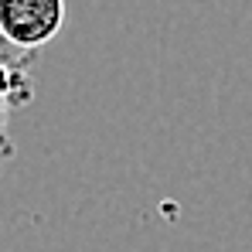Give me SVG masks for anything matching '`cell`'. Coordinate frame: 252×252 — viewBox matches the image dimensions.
<instances>
[{
  "instance_id": "3957f363",
  "label": "cell",
  "mask_w": 252,
  "mask_h": 252,
  "mask_svg": "<svg viewBox=\"0 0 252 252\" xmlns=\"http://www.w3.org/2000/svg\"><path fill=\"white\" fill-rule=\"evenodd\" d=\"M34 58H38L34 51H21V48H14V44L0 34V65H7V68H31Z\"/></svg>"
},
{
  "instance_id": "6da1fadb",
  "label": "cell",
  "mask_w": 252,
  "mask_h": 252,
  "mask_svg": "<svg viewBox=\"0 0 252 252\" xmlns=\"http://www.w3.org/2000/svg\"><path fill=\"white\" fill-rule=\"evenodd\" d=\"M65 28V0H0V34L21 51L44 48Z\"/></svg>"
},
{
  "instance_id": "7a4b0ae2",
  "label": "cell",
  "mask_w": 252,
  "mask_h": 252,
  "mask_svg": "<svg viewBox=\"0 0 252 252\" xmlns=\"http://www.w3.org/2000/svg\"><path fill=\"white\" fill-rule=\"evenodd\" d=\"M34 99V79L28 68H7L0 65V136L7 129L10 109H21Z\"/></svg>"
}]
</instances>
